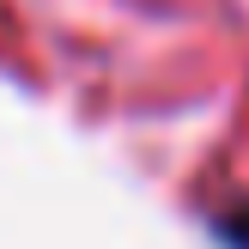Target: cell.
<instances>
[{"mask_svg":"<svg viewBox=\"0 0 249 249\" xmlns=\"http://www.w3.org/2000/svg\"><path fill=\"white\" fill-rule=\"evenodd\" d=\"M219 237L231 249H249V207H231V213H219Z\"/></svg>","mask_w":249,"mask_h":249,"instance_id":"6da1fadb","label":"cell"}]
</instances>
